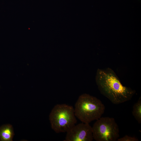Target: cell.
<instances>
[{
    "mask_svg": "<svg viewBox=\"0 0 141 141\" xmlns=\"http://www.w3.org/2000/svg\"><path fill=\"white\" fill-rule=\"evenodd\" d=\"M101 93L113 104H118L130 100L136 91L124 86L111 68L98 69L95 78Z\"/></svg>",
    "mask_w": 141,
    "mask_h": 141,
    "instance_id": "6da1fadb",
    "label": "cell"
},
{
    "mask_svg": "<svg viewBox=\"0 0 141 141\" xmlns=\"http://www.w3.org/2000/svg\"><path fill=\"white\" fill-rule=\"evenodd\" d=\"M74 109L76 117L82 122L89 124L101 117L105 107L96 97L84 93L79 97Z\"/></svg>",
    "mask_w": 141,
    "mask_h": 141,
    "instance_id": "7a4b0ae2",
    "label": "cell"
},
{
    "mask_svg": "<svg viewBox=\"0 0 141 141\" xmlns=\"http://www.w3.org/2000/svg\"><path fill=\"white\" fill-rule=\"evenodd\" d=\"M73 107L65 104H57L49 116L52 128L56 133L67 132L76 124Z\"/></svg>",
    "mask_w": 141,
    "mask_h": 141,
    "instance_id": "3957f363",
    "label": "cell"
},
{
    "mask_svg": "<svg viewBox=\"0 0 141 141\" xmlns=\"http://www.w3.org/2000/svg\"><path fill=\"white\" fill-rule=\"evenodd\" d=\"M92 128L93 139L97 141H115L119 136V127L113 118L101 117Z\"/></svg>",
    "mask_w": 141,
    "mask_h": 141,
    "instance_id": "277c9868",
    "label": "cell"
},
{
    "mask_svg": "<svg viewBox=\"0 0 141 141\" xmlns=\"http://www.w3.org/2000/svg\"><path fill=\"white\" fill-rule=\"evenodd\" d=\"M67 132L64 141H92V127L89 124L82 122L75 125Z\"/></svg>",
    "mask_w": 141,
    "mask_h": 141,
    "instance_id": "5b68a950",
    "label": "cell"
},
{
    "mask_svg": "<svg viewBox=\"0 0 141 141\" xmlns=\"http://www.w3.org/2000/svg\"><path fill=\"white\" fill-rule=\"evenodd\" d=\"M14 136L12 126L10 124L2 125L0 127V140L11 141Z\"/></svg>",
    "mask_w": 141,
    "mask_h": 141,
    "instance_id": "8992f818",
    "label": "cell"
},
{
    "mask_svg": "<svg viewBox=\"0 0 141 141\" xmlns=\"http://www.w3.org/2000/svg\"><path fill=\"white\" fill-rule=\"evenodd\" d=\"M132 113L139 124L141 123V100L139 99L134 105Z\"/></svg>",
    "mask_w": 141,
    "mask_h": 141,
    "instance_id": "52a82bcc",
    "label": "cell"
},
{
    "mask_svg": "<svg viewBox=\"0 0 141 141\" xmlns=\"http://www.w3.org/2000/svg\"><path fill=\"white\" fill-rule=\"evenodd\" d=\"M117 140L118 141H138V139L134 137H132L126 135L123 137L118 138Z\"/></svg>",
    "mask_w": 141,
    "mask_h": 141,
    "instance_id": "ba28073f",
    "label": "cell"
}]
</instances>
